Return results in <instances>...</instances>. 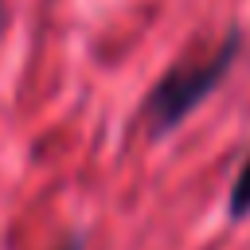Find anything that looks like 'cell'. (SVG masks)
Wrapping results in <instances>:
<instances>
[{"mask_svg": "<svg viewBox=\"0 0 250 250\" xmlns=\"http://www.w3.org/2000/svg\"><path fill=\"white\" fill-rule=\"evenodd\" d=\"M238 51H242V31L234 27V31L223 35V43H219L211 55L164 70L160 82H156V86L145 94V102H141V117H145L148 133H152V137L172 133L203 98H211V94L223 86V78L230 74Z\"/></svg>", "mask_w": 250, "mask_h": 250, "instance_id": "obj_1", "label": "cell"}, {"mask_svg": "<svg viewBox=\"0 0 250 250\" xmlns=\"http://www.w3.org/2000/svg\"><path fill=\"white\" fill-rule=\"evenodd\" d=\"M62 250H82V238H70V242H66Z\"/></svg>", "mask_w": 250, "mask_h": 250, "instance_id": "obj_3", "label": "cell"}, {"mask_svg": "<svg viewBox=\"0 0 250 250\" xmlns=\"http://www.w3.org/2000/svg\"><path fill=\"white\" fill-rule=\"evenodd\" d=\"M227 211H230V219H246V215H250V156L242 160V168H238V176H234V184H230Z\"/></svg>", "mask_w": 250, "mask_h": 250, "instance_id": "obj_2", "label": "cell"}]
</instances>
